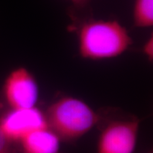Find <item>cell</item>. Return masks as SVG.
Here are the masks:
<instances>
[{
	"instance_id": "ba28073f",
	"label": "cell",
	"mask_w": 153,
	"mask_h": 153,
	"mask_svg": "<svg viewBox=\"0 0 153 153\" xmlns=\"http://www.w3.org/2000/svg\"><path fill=\"white\" fill-rule=\"evenodd\" d=\"M10 143L0 127V153H11Z\"/></svg>"
},
{
	"instance_id": "3957f363",
	"label": "cell",
	"mask_w": 153,
	"mask_h": 153,
	"mask_svg": "<svg viewBox=\"0 0 153 153\" xmlns=\"http://www.w3.org/2000/svg\"><path fill=\"white\" fill-rule=\"evenodd\" d=\"M2 93L11 109L31 108L36 106L39 87L33 74L26 68L19 67L6 77Z\"/></svg>"
},
{
	"instance_id": "9c48e42d",
	"label": "cell",
	"mask_w": 153,
	"mask_h": 153,
	"mask_svg": "<svg viewBox=\"0 0 153 153\" xmlns=\"http://www.w3.org/2000/svg\"><path fill=\"white\" fill-rule=\"evenodd\" d=\"M143 52L148 57L149 61L152 62L153 59V38L152 35L145 42L143 48Z\"/></svg>"
},
{
	"instance_id": "8992f818",
	"label": "cell",
	"mask_w": 153,
	"mask_h": 153,
	"mask_svg": "<svg viewBox=\"0 0 153 153\" xmlns=\"http://www.w3.org/2000/svg\"><path fill=\"white\" fill-rule=\"evenodd\" d=\"M61 142L48 126L30 132L19 141L22 153H59Z\"/></svg>"
},
{
	"instance_id": "8fae6325",
	"label": "cell",
	"mask_w": 153,
	"mask_h": 153,
	"mask_svg": "<svg viewBox=\"0 0 153 153\" xmlns=\"http://www.w3.org/2000/svg\"><path fill=\"white\" fill-rule=\"evenodd\" d=\"M148 153H152V151H151V152H149Z\"/></svg>"
},
{
	"instance_id": "6da1fadb",
	"label": "cell",
	"mask_w": 153,
	"mask_h": 153,
	"mask_svg": "<svg viewBox=\"0 0 153 153\" xmlns=\"http://www.w3.org/2000/svg\"><path fill=\"white\" fill-rule=\"evenodd\" d=\"M131 44L128 30L115 20L89 21L82 25L79 32V53L87 60L116 57Z\"/></svg>"
},
{
	"instance_id": "30bf717a",
	"label": "cell",
	"mask_w": 153,
	"mask_h": 153,
	"mask_svg": "<svg viewBox=\"0 0 153 153\" xmlns=\"http://www.w3.org/2000/svg\"><path fill=\"white\" fill-rule=\"evenodd\" d=\"M72 4H74L75 6H79V7H82V6L87 4L89 0H69Z\"/></svg>"
},
{
	"instance_id": "277c9868",
	"label": "cell",
	"mask_w": 153,
	"mask_h": 153,
	"mask_svg": "<svg viewBox=\"0 0 153 153\" xmlns=\"http://www.w3.org/2000/svg\"><path fill=\"white\" fill-rule=\"evenodd\" d=\"M140 121L137 119L112 120L104 128L97 142V153H134Z\"/></svg>"
},
{
	"instance_id": "5b68a950",
	"label": "cell",
	"mask_w": 153,
	"mask_h": 153,
	"mask_svg": "<svg viewBox=\"0 0 153 153\" xmlns=\"http://www.w3.org/2000/svg\"><path fill=\"white\" fill-rule=\"evenodd\" d=\"M47 126L45 112L36 106L11 108L0 119V127L10 142H19L30 132Z\"/></svg>"
},
{
	"instance_id": "52a82bcc",
	"label": "cell",
	"mask_w": 153,
	"mask_h": 153,
	"mask_svg": "<svg viewBox=\"0 0 153 153\" xmlns=\"http://www.w3.org/2000/svg\"><path fill=\"white\" fill-rule=\"evenodd\" d=\"M133 22L137 28H150L153 25V0H135Z\"/></svg>"
},
{
	"instance_id": "7a4b0ae2",
	"label": "cell",
	"mask_w": 153,
	"mask_h": 153,
	"mask_svg": "<svg viewBox=\"0 0 153 153\" xmlns=\"http://www.w3.org/2000/svg\"><path fill=\"white\" fill-rule=\"evenodd\" d=\"M48 127L61 141L72 142L89 133L101 117L81 99L65 96L53 102L45 111Z\"/></svg>"
}]
</instances>
